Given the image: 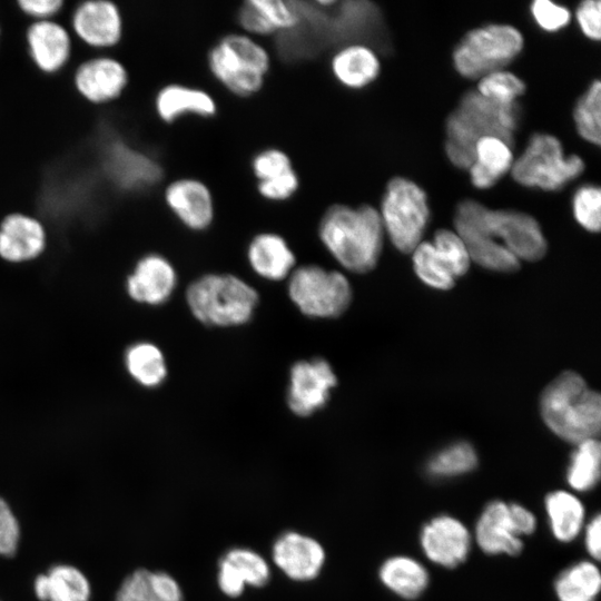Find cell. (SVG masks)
I'll list each match as a JSON object with an SVG mask.
<instances>
[{
    "mask_svg": "<svg viewBox=\"0 0 601 601\" xmlns=\"http://www.w3.org/2000/svg\"><path fill=\"white\" fill-rule=\"evenodd\" d=\"M317 234L341 266L353 273H366L377 264L385 233L378 209L372 205L335 203L322 214Z\"/></svg>",
    "mask_w": 601,
    "mask_h": 601,
    "instance_id": "1",
    "label": "cell"
},
{
    "mask_svg": "<svg viewBox=\"0 0 601 601\" xmlns=\"http://www.w3.org/2000/svg\"><path fill=\"white\" fill-rule=\"evenodd\" d=\"M519 104L501 105L481 96L475 89L466 91L445 124V152L460 169L473 162L474 146L484 136L499 137L511 146L520 125Z\"/></svg>",
    "mask_w": 601,
    "mask_h": 601,
    "instance_id": "2",
    "label": "cell"
},
{
    "mask_svg": "<svg viewBox=\"0 0 601 601\" xmlns=\"http://www.w3.org/2000/svg\"><path fill=\"white\" fill-rule=\"evenodd\" d=\"M541 415L548 427L564 441L579 444L600 432V395L571 371L561 373L543 391Z\"/></svg>",
    "mask_w": 601,
    "mask_h": 601,
    "instance_id": "3",
    "label": "cell"
},
{
    "mask_svg": "<svg viewBox=\"0 0 601 601\" xmlns=\"http://www.w3.org/2000/svg\"><path fill=\"white\" fill-rule=\"evenodd\" d=\"M206 62L223 88L236 97L249 98L264 88L272 57L257 38L240 31L220 37L209 48Z\"/></svg>",
    "mask_w": 601,
    "mask_h": 601,
    "instance_id": "4",
    "label": "cell"
},
{
    "mask_svg": "<svg viewBox=\"0 0 601 601\" xmlns=\"http://www.w3.org/2000/svg\"><path fill=\"white\" fill-rule=\"evenodd\" d=\"M193 315L210 326H237L248 322L258 303L257 292L229 274H208L193 282L186 292Z\"/></svg>",
    "mask_w": 601,
    "mask_h": 601,
    "instance_id": "5",
    "label": "cell"
},
{
    "mask_svg": "<svg viewBox=\"0 0 601 601\" xmlns=\"http://www.w3.org/2000/svg\"><path fill=\"white\" fill-rule=\"evenodd\" d=\"M524 39L511 24L490 23L470 30L453 51L455 70L464 78L480 79L502 70L522 51Z\"/></svg>",
    "mask_w": 601,
    "mask_h": 601,
    "instance_id": "6",
    "label": "cell"
},
{
    "mask_svg": "<svg viewBox=\"0 0 601 601\" xmlns=\"http://www.w3.org/2000/svg\"><path fill=\"white\" fill-rule=\"evenodd\" d=\"M583 170V159L578 155L565 156L562 144L555 136L536 132L513 161L510 171L519 185L556 191L579 177Z\"/></svg>",
    "mask_w": 601,
    "mask_h": 601,
    "instance_id": "7",
    "label": "cell"
},
{
    "mask_svg": "<svg viewBox=\"0 0 601 601\" xmlns=\"http://www.w3.org/2000/svg\"><path fill=\"white\" fill-rule=\"evenodd\" d=\"M380 217L392 244L402 253H412L422 242L430 220L426 193L404 177L392 178L383 194Z\"/></svg>",
    "mask_w": 601,
    "mask_h": 601,
    "instance_id": "8",
    "label": "cell"
},
{
    "mask_svg": "<svg viewBox=\"0 0 601 601\" xmlns=\"http://www.w3.org/2000/svg\"><path fill=\"white\" fill-rule=\"evenodd\" d=\"M288 294L299 311L317 318L343 314L352 299L347 278L337 270L318 265H303L289 275Z\"/></svg>",
    "mask_w": 601,
    "mask_h": 601,
    "instance_id": "9",
    "label": "cell"
},
{
    "mask_svg": "<svg viewBox=\"0 0 601 601\" xmlns=\"http://www.w3.org/2000/svg\"><path fill=\"white\" fill-rule=\"evenodd\" d=\"M53 20L65 24L81 43L96 50L111 49L122 37L124 20L116 0H65Z\"/></svg>",
    "mask_w": 601,
    "mask_h": 601,
    "instance_id": "10",
    "label": "cell"
},
{
    "mask_svg": "<svg viewBox=\"0 0 601 601\" xmlns=\"http://www.w3.org/2000/svg\"><path fill=\"white\" fill-rule=\"evenodd\" d=\"M485 206L473 199L459 203L454 216L455 233L464 243L470 259L480 266L510 273L519 269L520 262L487 229L484 221Z\"/></svg>",
    "mask_w": 601,
    "mask_h": 601,
    "instance_id": "11",
    "label": "cell"
},
{
    "mask_svg": "<svg viewBox=\"0 0 601 601\" xmlns=\"http://www.w3.org/2000/svg\"><path fill=\"white\" fill-rule=\"evenodd\" d=\"M484 221L492 236L519 260L534 262L545 255V238L539 223L531 215L485 206Z\"/></svg>",
    "mask_w": 601,
    "mask_h": 601,
    "instance_id": "12",
    "label": "cell"
},
{
    "mask_svg": "<svg viewBox=\"0 0 601 601\" xmlns=\"http://www.w3.org/2000/svg\"><path fill=\"white\" fill-rule=\"evenodd\" d=\"M89 57L79 62L73 72L77 92L89 104L106 105L125 91L129 75L122 62L104 50L88 47Z\"/></svg>",
    "mask_w": 601,
    "mask_h": 601,
    "instance_id": "13",
    "label": "cell"
},
{
    "mask_svg": "<svg viewBox=\"0 0 601 601\" xmlns=\"http://www.w3.org/2000/svg\"><path fill=\"white\" fill-rule=\"evenodd\" d=\"M161 200L168 211L190 230H206L214 221V195L199 178L186 176L171 179L162 188Z\"/></svg>",
    "mask_w": 601,
    "mask_h": 601,
    "instance_id": "14",
    "label": "cell"
},
{
    "mask_svg": "<svg viewBox=\"0 0 601 601\" xmlns=\"http://www.w3.org/2000/svg\"><path fill=\"white\" fill-rule=\"evenodd\" d=\"M420 545L432 563L453 569L467 559L472 536L461 520L450 514H439L422 526Z\"/></svg>",
    "mask_w": 601,
    "mask_h": 601,
    "instance_id": "15",
    "label": "cell"
},
{
    "mask_svg": "<svg viewBox=\"0 0 601 601\" xmlns=\"http://www.w3.org/2000/svg\"><path fill=\"white\" fill-rule=\"evenodd\" d=\"M336 383L334 371L323 358L295 363L287 397L290 411L298 416L313 414L326 404Z\"/></svg>",
    "mask_w": 601,
    "mask_h": 601,
    "instance_id": "16",
    "label": "cell"
},
{
    "mask_svg": "<svg viewBox=\"0 0 601 601\" xmlns=\"http://www.w3.org/2000/svg\"><path fill=\"white\" fill-rule=\"evenodd\" d=\"M24 40L30 60L45 75L59 72L70 61L72 36L57 20L31 21L26 28Z\"/></svg>",
    "mask_w": 601,
    "mask_h": 601,
    "instance_id": "17",
    "label": "cell"
},
{
    "mask_svg": "<svg viewBox=\"0 0 601 601\" xmlns=\"http://www.w3.org/2000/svg\"><path fill=\"white\" fill-rule=\"evenodd\" d=\"M48 234L37 217L19 211L0 220V258L11 264L31 262L47 248Z\"/></svg>",
    "mask_w": 601,
    "mask_h": 601,
    "instance_id": "18",
    "label": "cell"
},
{
    "mask_svg": "<svg viewBox=\"0 0 601 601\" xmlns=\"http://www.w3.org/2000/svg\"><path fill=\"white\" fill-rule=\"evenodd\" d=\"M152 111L162 125H173L185 116L211 118L218 111L214 96L207 90L179 82L160 85L152 96Z\"/></svg>",
    "mask_w": 601,
    "mask_h": 601,
    "instance_id": "19",
    "label": "cell"
},
{
    "mask_svg": "<svg viewBox=\"0 0 601 601\" xmlns=\"http://www.w3.org/2000/svg\"><path fill=\"white\" fill-rule=\"evenodd\" d=\"M272 555L285 575L299 582L317 578L326 558L318 541L295 531L284 532L275 540Z\"/></svg>",
    "mask_w": 601,
    "mask_h": 601,
    "instance_id": "20",
    "label": "cell"
},
{
    "mask_svg": "<svg viewBox=\"0 0 601 601\" xmlns=\"http://www.w3.org/2000/svg\"><path fill=\"white\" fill-rule=\"evenodd\" d=\"M474 538L479 548L490 555L514 556L523 549L509 503L501 500H493L484 506L475 524Z\"/></svg>",
    "mask_w": 601,
    "mask_h": 601,
    "instance_id": "21",
    "label": "cell"
},
{
    "mask_svg": "<svg viewBox=\"0 0 601 601\" xmlns=\"http://www.w3.org/2000/svg\"><path fill=\"white\" fill-rule=\"evenodd\" d=\"M269 579L268 563L254 550L233 548L218 561L217 582L220 591L227 597H239L245 585L263 588Z\"/></svg>",
    "mask_w": 601,
    "mask_h": 601,
    "instance_id": "22",
    "label": "cell"
},
{
    "mask_svg": "<svg viewBox=\"0 0 601 601\" xmlns=\"http://www.w3.org/2000/svg\"><path fill=\"white\" fill-rule=\"evenodd\" d=\"M177 275L170 262L156 253L142 256L127 279L129 296L138 302L158 305L166 302L176 287Z\"/></svg>",
    "mask_w": 601,
    "mask_h": 601,
    "instance_id": "23",
    "label": "cell"
},
{
    "mask_svg": "<svg viewBox=\"0 0 601 601\" xmlns=\"http://www.w3.org/2000/svg\"><path fill=\"white\" fill-rule=\"evenodd\" d=\"M334 79L347 89H363L380 75L381 61L376 49L366 42L342 45L329 59Z\"/></svg>",
    "mask_w": 601,
    "mask_h": 601,
    "instance_id": "24",
    "label": "cell"
},
{
    "mask_svg": "<svg viewBox=\"0 0 601 601\" xmlns=\"http://www.w3.org/2000/svg\"><path fill=\"white\" fill-rule=\"evenodd\" d=\"M247 259L256 274L269 280L284 279L294 270L296 263L287 240L274 231H262L252 238Z\"/></svg>",
    "mask_w": 601,
    "mask_h": 601,
    "instance_id": "25",
    "label": "cell"
},
{
    "mask_svg": "<svg viewBox=\"0 0 601 601\" xmlns=\"http://www.w3.org/2000/svg\"><path fill=\"white\" fill-rule=\"evenodd\" d=\"M514 161L512 146L495 136H484L474 146L473 162L469 167L472 185L477 189L494 186Z\"/></svg>",
    "mask_w": 601,
    "mask_h": 601,
    "instance_id": "26",
    "label": "cell"
},
{
    "mask_svg": "<svg viewBox=\"0 0 601 601\" xmlns=\"http://www.w3.org/2000/svg\"><path fill=\"white\" fill-rule=\"evenodd\" d=\"M378 578L387 590L406 600L422 595L430 583L427 569L408 555L387 558L378 569Z\"/></svg>",
    "mask_w": 601,
    "mask_h": 601,
    "instance_id": "27",
    "label": "cell"
},
{
    "mask_svg": "<svg viewBox=\"0 0 601 601\" xmlns=\"http://www.w3.org/2000/svg\"><path fill=\"white\" fill-rule=\"evenodd\" d=\"M115 601H184V594L170 574L137 569L124 580Z\"/></svg>",
    "mask_w": 601,
    "mask_h": 601,
    "instance_id": "28",
    "label": "cell"
},
{
    "mask_svg": "<svg viewBox=\"0 0 601 601\" xmlns=\"http://www.w3.org/2000/svg\"><path fill=\"white\" fill-rule=\"evenodd\" d=\"M544 509L551 533L559 542H572L583 531L585 509L573 492L555 490L548 493Z\"/></svg>",
    "mask_w": 601,
    "mask_h": 601,
    "instance_id": "29",
    "label": "cell"
},
{
    "mask_svg": "<svg viewBox=\"0 0 601 601\" xmlns=\"http://www.w3.org/2000/svg\"><path fill=\"white\" fill-rule=\"evenodd\" d=\"M35 592L40 601H89L90 584L77 568L57 564L35 580Z\"/></svg>",
    "mask_w": 601,
    "mask_h": 601,
    "instance_id": "30",
    "label": "cell"
},
{
    "mask_svg": "<svg viewBox=\"0 0 601 601\" xmlns=\"http://www.w3.org/2000/svg\"><path fill=\"white\" fill-rule=\"evenodd\" d=\"M553 589L558 601H595L601 589L600 570L590 560L572 563L558 574Z\"/></svg>",
    "mask_w": 601,
    "mask_h": 601,
    "instance_id": "31",
    "label": "cell"
},
{
    "mask_svg": "<svg viewBox=\"0 0 601 601\" xmlns=\"http://www.w3.org/2000/svg\"><path fill=\"white\" fill-rule=\"evenodd\" d=\"M600 443L595 439L585 440L577 444L569 466L566 482L575 492H588L598 484L600 479Z\"/></svg>",
    "mask_w": 601,
    "mask_h": 601,
    "instance_id": "32",
    "label": "cell"
},
{
    "mask_svg": "<svg viewBox=\"0 0 601 601\" xmlns=\"http://www.w3.org/2000/svg\"><path fill=\"white\" fill-rule=\"evenodd\" d=\"M125 362L131 377L146 387H155L166 377L165 357L151 343L141 342L130 346Z\"/></svg>",
    "mask_w": 601,
    "mask_h": 601,
    "instance_id": "33",
    "label": "cell"
},
{
    "mask_svg": "<svg viewBox=\"0 0 601 601\" xmlns=\"http://www.w3.org/2000/svg\"><path fill=\"white\" fill-rule=\"evenodd\" d=\"M477 465V454L467 442L453 443L427 461L426 472L434 479H449L466 474Z\"/></svg>",
    "mask_w": 601,
    "mask_h": 601,
    "instance_id": "34",
    "label": "cell"
},
{
    "mask_svg": "<svg viewBox=\"0 0 601 601\" xmlns=\"http://www.w3.org/2000/svg\"><path fill=\"white\" fill-rule=\"evenodd\" d=\"M573 119L578 134L588 142L599 146L601 134V83L593 80L578 99Z\"/></svg>",
    "mask_w": 601,
    "mask_h": 601,
    "instance_id": "35",
    "label": "cell"
},
{
    "mask_svg": "<svg viewBox=\"0 0 601 601\" xmlns=\"http://www.w3.org/2000/svg\"><path fill=\"white\" fill-rule=\"evenodd\" d=\"M412 253L415 273L425 284L437 289L454 286L455 277L431 242H421Z\"/></svg>",
    "mask_w": 601,
    "mask_h": 601,
    "instance_id": "36",
    "label": "cell"
},
{
    "mask_svg": "<svg viewBox=\"0 0 601 601\" xmlns=\"http://www.w3.org/2000/svg\"><path fill=\"white\" fill-rule=\"evenodd\" d=\"M521 78L505 69L490 72L479 79L476 91L497 104L513 105L525 92Z\"/></svg>",
    "mask_w": 601,
    "mask_h": 601,
    "instance_id": "37",
    "label": "cell"
},
{
    "mask_svg": "<svg viewBox=\"0 0 601 601\" xmlns=\"http://www.w3.org/2000/svg\"><path fill=\"white\" fill-rule=\"evenodd\" d=\"M575 220L584 229L598 233L601 226V190L593 184L580 186L572 197Z\"/></svg>",
    "mask_w": 601,
    "mask_h": 601,
    "instance_id": "38",
    "label": "cell"
},
{
    "mask_svg": "<svg viewBox=\"0 0 601 601\" xmlns=\"http://www.w3.org/2000/svg\"><path fill=\"white\" fill-rule=\"evenodd\" d=\"M250 169L256 181L279 178L295 170L290 156L277 147H266L257 151L250 160Z\"/></svg>",
    "mask_w": 601,
    "mask_h": 601,
    "instance_id": "39",
    "label": "cell"
},
{
    "mask_svg": "<svg viewBox=\"0 0 601 601\" xmlns=\"http://www.w3.org/2000/svg\"><path fill=\"white\" fill-rule=\"evenodd\" d=\"M446 260L453 276H463L470 267V256L460 236L450 229H439L432 243Z\"/></svg>",
    "mask_w": 601,
    "mask_h": 601,
    "instance_id": "40",
    "label": "cell"
},
{
    "mask_svg": "<svg viewBox=\"0 0 601 601\" xmlns=\"http://www.w3.org/2000/svg\"><path fill=\"white\" fill-rule=\"evenodd\" d=\"M274 33L298 26L300 17L293 3L284 0H249Z\"/></svg>",
    "mask_w": 601,
    "mask_h": 601,
    "instance_id": "41",
    "label": "cell"
},
{
    "mask_svg": "<svg viewBox=\"0 0 601 601\" xmlns=\"http://www.w3.org/2000/svg\"><path fill=\"white\" fill-rule=\"evenodd\" d=\"M531 14L535 23L544 31L555 32L566 27L571 12L566 7L550 0H535L531 4Z\"/></svg>",
    "mask_w": 601,
    "mask_h": 601,
    "instance_id": "42",
    "label": "cell"
},
{
    "mask_svg": "<svg viewBox=\"0 0 601 601\" xmlns=\"http://www.w3.org/2000/svg\"><path fill=\"white\" fill-rule=\"evenodd\" d=\"M300 179L295 170L272 180L256 181L258 195L273 203H280L290 199L299 189Z\"/></svg>",
    "mask_w": 601,
    "mask_h": 601,
    "instance_id": "43",
    "label": "cell"
},
{
    "mask_svg": "<svg viewBox=\"0 0 601 601\" xmlns=\"http://www.w3.org/2000/svg\"><path fill=\"white\" fill-rule=\"evenodd\" d=\"M20 538L19 523L7 502L0 497V555L13 556Z\"/></svg>",
    "mask_w": 601,
    "mask_h": 601,
    "instance_id": "44",
    "label": "cell"
},
{
    "mask_svg": "<svg viewBox=\"0 0 601 601\" xmlns=\"http://www.w3.org/2000/svg\"><path fill=\"white\" fill-rule=\"evenodd\" d=\"M575 18L582 33L591 40L601 37V6L598 0L582 1L575 11Z\"/></svg>",
    "mask_w": 601,
    "mask_h": 601,
    "instance_id": "45",
    "label": "cell"
},
{
    "mask_svg": "<svg viewBox=\"0 0 601 601\" xmlns=\"http://www.w3.org/2000/svg\"><path fill=\"white\" fill-rule=\"evenodd\" d=\"M21 12L32 21L53 19L62 9L65 0H16Z\"/></svg>",
    "mask_w": 601,
    "mask_h": 601,
    "instance_id": "46",
    "label": "cell"
},
{
    "mask_svg": "<svg viewBox=\"0 0 601 601\" xmlns=\"http://www.w3.org/2000/svg\"><path fill=\"white\" fill-rule=\"evenodd\" d=\"M510 513L518 534L523 538L533 534L536 529L535 515L520 503H509Z\"/></svg>",
    "mask_w": 601,
    "mask_h": 601,
    "instance_id": "47",
    "label": "cell"
},
{
    "mask_svg": "<svg viewBox=\"0 0 601 601\" xmlns=\"http://www.w3.org/2000/svg\"><path fill=\"white\" fill-rule=\"evenodd\" d=\"M585 550L594 561L600 560L601 554V516L597 513L587 524H584Z\"/></svg>",
    "mask_w": 601,
    "mask_h": 601,
    "instance_id": "48",
    "label": "cell"
}]
</instances>
